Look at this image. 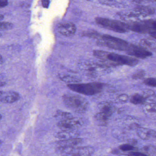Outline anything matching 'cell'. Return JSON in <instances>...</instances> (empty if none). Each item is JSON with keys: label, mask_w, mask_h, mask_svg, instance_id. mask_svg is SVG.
Segmentation results:
<instances>
[{"label": "cell", "mask_w": 156, "mask_h": 156, "mask_svg": "<svg viewBox=\"0 0 156 156\" xmlns=\"http://www.w3.org/2000/svg\"><path fill=\"white\" fill-rule=\"evenodd\" d=\"M93 54L95 57L100 59L104 62L114 66L127 65L134 66L136 65L139 62L136 58L131 56L100 50H95L93 51Z\"/></svg>", "instance_id": "6da1fadb"}, {"label": "cell", "mask_w": 156, "mask_h": 156, "mask_svg": "<svg viewBox=\"0 0 156 156\" xmlns=\"http://www.w3.org/2000/svg\"><path fill=\"white\" fill-rule=\"evenodd\" d=\"M54 117L58 119L57 126L62 131L77 132V130L81 126L80 120L69 112L58 110Z\"/></svg>", "instance_id": "7a4b0ae2"}, {"label": "cell", "mask_w": 156, "mask_h": 156, "mask_svg": "<svg viewBox=\"0 0 156 156\" xmlns=\"http://www.w3.org/2000/svg\"><path fill=\"white\" fill-rule=\"evenodd\" d=\"M62 100L66 107L77 114H84L89 108L88 101L79 95L66 94L63 96Z\"/></svg>", "instance_id": "3957f363"}, {"label": "cell", "mask_w": 156, "mask_h": 156, "mask_svg": "<svg viewBox=\"0 0 156 156\" xmlns=\"http://www.w3.org/2000/svg\"><path fill=\"white\" fill-rule=\"evenodd\" d=\"M129 30L139 34H148L154 39L156 37V23L154 20L127 23Z\"/></svg>", "instance_id": "277c9868"}, {"label": "cell", "mask_w": 156, "mask_h": 156, "mask_svg": "<svg viewBox=\"0 0 156 156\" xmlns=\"http://www.w3.org/2000/svg\"><path fill=\"white\" fill-rule=\"evenodd\" d=\"M67 87L76 93L92 96L99 94L103 90L105 85L99 82H93L87 83H71L67 84Z\"/></svg>", "instance_id": "5b68a950"}, {"label": "cell", "mask_w": 156, "mask_h": 156, "mask_svg": "<svg viewBox=\"0 0 156 156\" xmlns=\"http://www.w3.org/2000/svg\"><path fill=\"white\" fill-rule=\"evenodd\" d=\"M97 44L101 46H105L113 50L126 52L129 43L120 38L108 34H101L97 40Z\"/></svg>", "instance_id": "8992f818"}, {"label": "cell", "mask_w": 156, "mask_h": 156, "mask_svg": "<svg viewBox=\"0 0 156 156\" xmlns=\"http://www.w3.org/2000/svg\"><path fill=\"white\" fill-rule=\"evenodd\" d=\"M95 20L98 25L115 32L123 34L129 31L127 23L102 17H97Z\"/></svg>", "instance_id": "52a82bcc"}, {"label": "cell", "mask_w": 156, "mask_h": 156, "mask_svg": "<svg viewBox=\"0 0 156 156\" xmlns=\"http://www.w3.org/2000/svg\"><path fill=\"white\" fill-rule=\"evenodd\" d=\"M83 139L81 138H73L66 140H61L56 143L57 149L61 153L65 154L81 144Z\"/></svg>", "instance_id": "ba28073f"}, {"label": "cell", "mask_w": 156, "mask_h": 156, "mask_svg": "<svg viewBox=\"0 0 156 156\" xmlns=\"http://www.w3.org/2000/svg\"><path fill=\"white\" fill-rule=\"evenodd\" d=\"M126 52L129 55L135 56L139 59H146L152 55V53L147 48L141 45L133 44H129Z\"/></svg>", "instance_id": "9c48e42d"}, {"label": "cell", "mask_w": 156, "mask_h": 156, "mask_svg": "<svg viewBox=\"0 0 156 156\" xmlns=\"http://www.w3.org/2000/svg\"><path fill=\"white\" fill-rule=\"evenodd\" d=\"M94 152V148L90 146L77 147L64 154V156H92Z\"/></svg>", "instance_id": "30bf717a"}, {"label": "cell", "mask_w": 156, "mask_h": 156, "mask_svg": "<svg viewBox=\"0 0 156 156\" xmlns=\"http://www.w3.org/2000/svg\"><path fill=\"white\" fill-rule=\"evenodd\" d=\"M58 31L62 35L69 37L73 36L75 34L76 26L73 23H63L58 25Z\"/></svg>", "instance_id": "8fae6325"}, {"label": "cell", "mask_w": 156, "mask_h": 156, "mask_svg": "<svg viewBox=\"0 0 156 156\" xmlns=\"http://www.w3.org/2000/svg\"><path fill=\"white\" fill-rule=\"evenodd\" d=\"M20 98V94L17 92L14 91L3 92L0 98V102L5 104H11L18 101Z\"/></svg>", "instance_id": "7c38bea8"}, {"label": "cell", "mask_w": 156, "mask_h": 156, "mask_svg": "<svg viewBox=\"0 0 156 156\" xmlns=\"http://www.w3.org/2000/svg\"><path fill=\"white\" fill-rule=\"evenodd\" d=\"M136 131L138 136L143 140H147L151 137H156V131L147 128L138 126L136 128Z\"/></svg>", "instance_id": "4fadbf2b"}, {"label": "cell", "mask_w": 156, "mask_h": 156, "mask_svg": "<svg viewBox=\"0 0 156 156\" xmlns=\"http://www.w3.org/2000/svg\"><path fill=\"white\" fill-rule=\"evenodd\" d=\"M99 112L105 114L111 118L115 111V106L109 102H104L98 105Z\"/></svg>", "instance_id": "5bb4252c"}, {"label": "cell", "mask_w": 156, "mask_h": 156, "mask_svg": "<svg viewBox=\"0 0 156 156\" xmlns=\"http://www.w3.org/2000/svg\"><path fill=\"white\" fill-rule=\"evenodd\" d=\"M148 97L145 94H135L130 97L129 101L134 105H145L148 100Z\"/></svg>", "instance_id": "9a60e30c"}, {"label": "cell", "mask_w": 156, "mask_h": 156, "mask_svg": "<svg viewBox=\"0 0 156 156\" xmlns=\"http://www.w3.org/2000/svg\"><path fill=\"white\" fill-rule=\"evenodd\" d=\"M110 117L101 112H98L94 115V119L98 125L99 126H107Z\"/></svg>", "instance_id": "2e32d148"}, {"label": "cell", "mask_w": 156, "mask_h": 156, "mask_svg": "<svg viewBox=\"0 0 156 156\" xmlns=\"http://www.w3.org/2000/svg\"><path fill=\"white\" fill-rule=\"evenodd\" d=\"M79 136L78 132H67L61 131L57 134V137L61 140L77 138Z\"/></svg>", "instance_id": "e0dca14e"}, {"label": "cell", "mask_w": 156, "mask_h": 156, "mask_svg": "<svg viewBox=\"0 0 156 156\" xmlns=\"http://www.w3.org/2000/svg\"><path fill=\"white\" fill-rule=\"evenodd\" d=\"M136 12L143 15L153 14L155 12V9L144 6H137L135 8Z\"/></svg>", "instance_id": "ac0fdd59"}, {"label": "cell", "mask_w": 156, "mask_h": 156, "mask_svg": "<svg viewBox=\"0 0 156 156\" xmlns=\"http://www.w3.org/2000/svg\"><path fill=\"white\" fill-rule=\"evenodd\" d=\"M81 35L83 37H89L98 40L100 37L101 34L95 30H88L82 32Z\"/></svg>", "instance_id": "d6986e66"}, {"label": "cell", "mask_w": 156, "mask_h": 156, "mask_svg": "<svg viewBox=\"0 0 156 156\" xmlns=\"http://www.w3.org/2000/svg\"><path fill=\"white\" fill-rule=\"evenodd\" d=\"M119 149L124 152H130L134 151L135 149V147L134 145L131 144H125L119 146Z\"/></svg>", "instance_id": "ffe728a7"}, {"label": "cell", "mask_w": 156, "mask_h": 156, "mask_svg": "<svg viewBox=\"0 0 156 156\" xmlns=\"http://www.w3.org/2000/svg\"><path fill=\"white\" fill-rule=\"evenodd\" d=\"M145 74L146 73H145V71L140 69V70H137L135 73L133 74L132 78L134 80H140V79H143Z\"/></svg>", "instance_id": "44dd1931"}, {"label": "cell", "mask_w": 156, "mask_h": 156, "mask_svg": "<svg viewBox=\"0 0 156 156\" xmlns=\"http://www.w3.org/2000/svg\"><path fill=\"white\" fill-rule=\"evenodd\" d=\"M143 83L148 86L156 87V79L153 77H148L145 78L143 80Z\"/></svg>", "instance_id": "7402d4cb"}, {"label": "cell", "mask_w": 156, "mask_h": 156, "mask_svg": "<svg viewBox=\"0 0 156 156\" xmlns=\"http://www.w3.org/2000/svg\"><path fill=\"white\" fill-rule=\"evenodd\" d=\"M145 107V111L149 113L156 112V104L155 103H147Z\"/></svg>", "instance_id": "603a6c76"}, {"label": "cell", "mask_w": 156, "mask_h": 156, "mask_svg": "<svg viewBox=\"0 0 156 156\" xmlns=\"http://www.w3.org/2000/svg\"><path fill=\"white\" fill-rule=\"evenodd\" d=\"M13 24L10 23L0 21V31L9 30L12 29Z\"/></svg>", "instance_id": "cb8c5ba5"}, {"label": "cell", "mask_w": 156, "mask_h": 156, "mask_svg": "<svg viewBox=\"0 0 156 156\" xmlns=\"http://www.w3.org/2000/svg\"><path fill=\"white\" fill-rule=\"evenodd\" d=\"M144 152H145V154L147 155V154H151L153 155H155L156 153V149L155 147L153 146H147V147H144L142 148Z\"/></svg>", "instance_id": "d4e9b609"}, {"label": "cell", "mask_w": 156, "mask_h": 156, "mask_svg": "<svg viewBox=\"0 0 156 156\" xmlns=\"http://www.w3.org/2000/svg\"><path fill=\"white\" fill-rule=\"evenodd\" d=\"M117 99L119 103H126L128 101L129 97L127 95L122 94L119 95L117 98Z\"/></svg>", "instance_id": "484cf974"}, {"label": "cell", "mask_w": 156, "mask_h": 156, "mask_svg": "<svg viewBox=\"0 0 156 156\" xmlns=\"http://www.w3.org/2000/svg\"><path fill=\"white\" fill-rule=\"evenodd\" d=\"M9 4V2L6 0H0V8H4Z\"/></svg>", "instance_id": "4316f807"}, {"label": "cell", "mask_w": 156, "mask_h": 156, "mask_svg": "<svg viewBox=\"0 0 156 156\" xmlns=\"http://www.w3.org/2000/svg\"><path fill=\"white\" fill-rule=\"evenodd\" d=\"M49 3H50V1H47V0L42 1V5L44 8H48Z\"/></svg>", "instance_id": "83f0119b"}, {"label": "cell", "mask_w": 156, "mask_h": 156, "mask_svg": "<svg viewBox=\"0 0 156 156\" xmlns=\"http://www.w3.org/2000/svg\"><path fill=\"white\" fill-rule=\"evenodd\" d=\"M2 63H3V58L2 55H0V64H1Z\"/></svg>", "instance_id": "f1b7e54d"}, {"label": "cell", "mask_w": 156, "mask_h": 156, "mask_svg": "<svg viewBox=\"0 0 156 156\" xmlns=\"http://www.w3.org/2000/svg\"><path fill=\"white\" fill-rule=\"evenodd\" d=\"M4 16L2 14H0V21L4 19Z\"/></svg>", "instance_id": "f546056e"}, {"label": "cell", "mask_w": 156, "mask_h": 156, "mask_svg": "<svg viewBox=\"0 0 156 156\" xmlns=\"http://www.w3.org/2000/svg\"><path fill=\"white\" fill-rule=\"evenodd\" d=\"M2 119V115L0 114V120H1Z\"/></svg>", "instance_id": "4dcf8cb0"}, {"label": "cell", "mask_w": 156, "mask_h": 156, "mask_svg": "<svg viewBox=\"0 0 156 156\" xmlns=\"http://www.w3.org/2000/svg\"><path fill=\"white\" fill-rule=\"evenodd\" d=\"M2 140H0V145H1L2 144Z\"/></svg>", "instance_id": "1f68e13d"}]
</instances>
